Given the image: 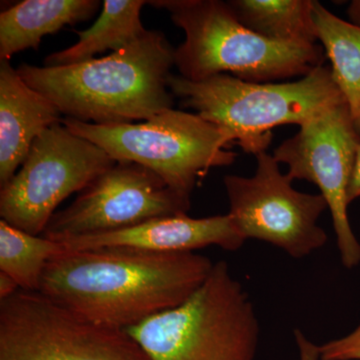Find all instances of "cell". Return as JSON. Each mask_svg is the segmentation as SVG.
<instances>
[{
  "label": "cell",
  "instance_id": "obj_13",
  "mask_svg": "<svg viewBox=\"0 0 360 360\" xmlns=\"http://www.w3.org/2000/svg\"><path fill=\"white\" fill-rule=\"evenodd\" d=\"M58 106L0 60V186L18 172L33 142L63 122Z\"/></svg>",
  "mask_w": 360,
  "mask_h": 360
},
{
  "label": "cell",
  "instance_id": "obj_9",
  "mask_svg": "<svg viewBox=\"0 0 360 360\" xmlns=\"http://www.w3.org/2000/svg\"><path fill=\"white\" fill-rule=\"evenodd\" d=\"M257 167L251 177L226 175L229 214L245 240L257 239L302 258L321 250L328 233L319 225L328 210L321 193H300L293 180L283 174L274 155L258 153Z\"/></svg>",
  "mask_w": 360,
  "mask_h": 360
},
{
  "label": "cell",
  "instance_id": "obj_4",
  "mask_svg": "<svg viewBox=\"0 0 360 360\" xmlns=\"http://www.w3.org/2000/svg\"><path fill=\"white\" fill-rule=\"evenodd\" d=\"M168 87L182 105L226 130L233 143L255 155L266 151L274 127H300L345 97L326 65L285 84H255L229 75L191 82L172 75Z\"/></svg>",
  "mask_w": 360,
  "mask_h": 360
},
{
  "label": "cell",
  "instance_id": "obj_21",
  "mask_svg": "<svg viewBox=\"0 0 360 360\" xmlns=\"http://www.w3.org/2000/svg\"><path fill=\"white\" fill-rule=\"evenodd\" d=\"M360 198V144L357 149L356 158H355L354 170H352V179L348 186V202H352Z\"/></svg>",
  "mask_w": 360,
  "mask_h": 360
},
{
  "label": "cell",
  "instance_id": "obj_2",
  "mask_svg": "<svg viewBox=\"0 0 360 360\" xmlns=\"http://www.w3.org/2000/svg\"><path fill=\"white\" fill-rule=\"evenodd\" d=\"M174 51L163 33L148 30L139 41L104 58L65 66L25 63L18 72L65 117L97 125L127 124L174 108L168 78Z\"/></svg>",
  "mask_w": 360,
  "mask_h": 360
},
{
  "label": "cell",
  "instance_id": "obj_23",
  "mask_svg": "<svg viewBox=\"0 0 360 360\" xmlns=\"http://www.w3.org/2000/svg\"><path fill=\"white\" fill-rule=\"evenodd\" d=\"M347 16L352 25L360 28V0L350 2L347 8Z\"/></svg>",
  "mask_w": 360,
  "mask_h": 360
},
{
  "label": "cell",
  "instance_id": "obj_6",
  "mask_svg": "<svg viewBox=\"0 0 360 360\" xmlns=\"http://www.w3.org/2000/svg\"><path fill=\"white\" fill-rule=\"evenodd\" d=\"M63 123L115 161L148 167L170 188L189 198L212 168L229 167L236 158V153L227 150L233 141L226 130L198 113L174 108L127 124L97 125L68 117Z\"/></svg>",
  "mask_w": 360,
  "mask_h": 360
},
{
  "label": "cell",
  "instance_id": "obj_16",
  "mask_svg": "<svg viewBox=\"0 0 360 360\" xmlns=\"http://www.w3.org/2000/svg\"><path fill=\"white\" fill-rule=\"evenodd\" d=\"M317 40L331 63L333 80L347 99L360 135V28L312 0Z\"/></svg>",
  "mask_w": 360,
  "mask_h": 360
},
{
  "label": "cell",
  "instance_id": "obj_12",
  "mask_svg": "<svg viewBox=\"0 0 360 360\" xmlns=\"http://www.w3.org/2000/svg\"><path fill=\"white\" fill-rule=\"evenodd\" d=\"M68 250L129 248L153 252H194L207 246L236 251L245 243L229 213L193 219L187 213L156 217L129 229L59 241Z\"/></svg>",
  "mask_w": 360,
  "mask_h": 360
},
{
  "label": "cell",
  "instance_id": "obj_8",
  "mask_svg": "<svg viewBox=\"0 0 360 360\" xmlns=\"http://www.w3.org/2000/svg\"><path fill=\"white\" fill-rule=\"evenodd\" d=\"M116 161L105 150L58 123L33 142L20 170L0 191L1 219L42 236L58 205L82 193Z\"/></svg>",
  "mask_w": 360,
  "mask_h": 360
},
{
  "label": "cell",
  "instance_id": "obj_1",
  "mask_svg": "<svg viewBox=\"0 0 360 360\" xmlns=\"http://www.w3.org/2000/svg\"><path fill=\"white\" fill-rule=\"evenodd\" d=\"M213 266L194 252L66 250L46 265L39 291L86 321L127 330L186 302Z\"/></svg>",
  "mask_w": 360,
  "mask_h": 360
},
{
  "label": "cell",
  "instance_id": "obj_18",
  "mask_svg": "<svg viewBox=\"0 0 360 360\" xmlns=\"http://www.w3.org/2000/svg\"><path fill=\"white\" fill-rule=\"evenodd\" d=\"M66 250L59 241L0 221V271L13 277L20 290L39 291L46 265Z\"/></svg>",
  "mask_w": 360,
  "mask_h": 360
},
{
  "label": "cell",
  "instance_id": "obj_20",
  "mask_svg": "<svg viewBox=\"0 0 360 360\" xmlns=\"http://www.w3.org/2000/svg\"><path fill=\"white\" fill-rule=\"evenodd\" d=\"M295 340L300 360H321L319 345H315L300 329H295Z\"/></svg>",
  "mask_w": 360,
  "mask_h": 360
},
{
  "label": "cell",
  "instance_id": "obj_14",
  "mask_svg": "<svg viewBox=\"0 0 360 360\" xmlns=\"http://www.w3.org/2000/svg\"><path fill=\"white\" fill-rule=\"evenodd\" d=\"M98 0H25L0 13V60L39 49L45 35L90 20Z\"/></svg>",
  "mask_w": 360,
  "mask_h": 360
},
{
  "label": "cell",
  "instance_id": "obj_11",
  "mask_svg": "<svg viewBox=\"0 0 360 360\" xmlns=\"http://www.w3.org/2000/svg\"><path fill=\"white\" fill-rule=\"evenodd\" d=\"M191 198L139 163L116 161L54 213L42 236L61 241L129 229L156 217L186 213Z\"/></svg>",
  "mask_w": 360,
  "mask_h": 360
},
{
  "label": "cell",
  "instance_id": "obj_15",
  "mask_svg": "<svg viewBox=\"0 0 360 360\" xmlns=\"http://www.w3.org/2000/svg\"><path fill=\"white\" fill-rule=\"evenodd\" d=\"M142 0H104L103 11L91 27L75 33L77 44L45 58L44 66H65L96 58V54L120 51L148 34L141 22Z\"/></svg>",
  "mask_w": 360,
  "mask_h": 360
},
{
  "label": "cell",
  "instance_id": "obj_19",
  "mask_svg": "<svg viewBox=\"0 0 360 360\" xmlns=\"http://www.w3.org/2000/svg\"><path fill=\"white\" fill-rule=\"evenodd\" d=\"M321 360H360V323L343 338L319 345Z\"/></svg>",
  "mask_w": 360,
  "mask_h": 360
},
{
  "label": "cell",
  "instance_id": "obj_22",
  "mask_svg": "<svg viewBox=\"0 0 360 360\" xmlns=\"http://www.w3.org/2000/svg\"><path fill=\"white\" fill-rule=\"evenodd\" d=\"M20 290V285L13 277L0 271V300L11 297Z\"/></svg>",
  "mask_w": 360,
  "mask_h": 360
},
{
  "label": "cell",
  "instance_id": "obj_7",
  "mask_svg": "<svg viewBox=\"0 0 360 360\" xmlns=\"http://www.w3.org/2000/svg\"><path fill=\"white\" fill-rule=\"evenodd\" d=\"M0 360H150L127 333L98 326L39 291L0 300Z\"/></svg>",
  "mask_w": 360,
  "mask_h": 360
},
{
  "label": "cell",
  "instance_id": "obj_5",
  "mask_svg": "<svg viewBox=\"0 0 360 360\" xmlns=\"http://www.w3.org/2000/svg\"><path fill=\"white\" fill-rule=\"evenodd\" d=\"M150 360H255L259 323L224 260L186 302L127 329Z\"/></svg>",
  "mask_w": 360,
  "mask_h": 360
},
{
  "label": "cell",
  "instance_id": "obj_3",
  "mask_svg": "<svg viewBox=\"0 0 360 360\" xmlns=\"http://www.w3.org/2000/svg\"><path fill=\"white\" fill-rule=\"evenodd\" d=\"M186 40L175 49L180 77L200 82L229 75L248 82L305 77L323 65L319 44H285L265 39L239 22L229 4L220 0H156Z\"/></svg>",
  "mask_w": 360,
  "mask_h": 360
},
{
  "label": "cell",
  "instance_id": "obj_10",
  "mask_svg": "<svg viewBox=\"0 0 360 360\" xmlns=\"http://www.w3.org/2000/svg\"><path fill=\"white\" fill-rule=\"evenodd\" d=\"M360 144V135L345 97L300 125V131L274 150L288 167L291 179L312 182L330 210L341 264H360V243L348 217L347 191Z\"/></svg>",
  "mask_w": 360,
  "mask_h": 360
},
{
  "label": "cell",
  "instance_id": "obj_17",
  "mask_svg": "<svg viewBox=\"0 0 360 360\" xmlns=\"http://www.w3.org/2000/svg\"><path fill=\"white\" fill-rule=\"evenodd\" d=\"M227 4L241 25L265 39L316 44L312 0H231Z\"/></svg>",
  "mask_w": 360,
  "mask_h": 360
}]
</instances>
